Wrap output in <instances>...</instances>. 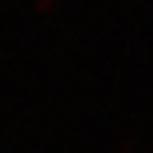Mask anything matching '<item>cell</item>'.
I'll return each instance as SVG.
<instances>
[{"label": "cell", "mask_w": 153, "mask_h": 153, "mask_svg": "<svg viewBox=\"0 0 153 153\" xmlns=\"http://www.w3.org/2000/svg\"><path fill=\"white\" fill-rule=\"evenodd\" d=\"M54 3H56V0H38V3H35V8H38V11L43 13V11H46V8H51Z\"/></svg>", "instance_id": "cell-1"}]
</instances>
